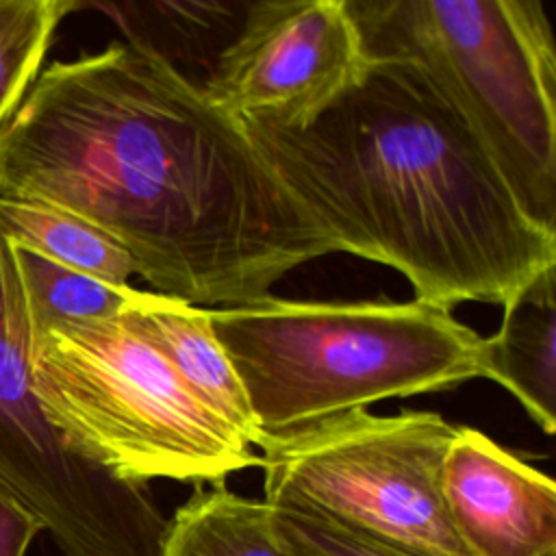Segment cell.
I'll use <instances>...</instances> for the list:
<instances>
[{
    "mask_svg": "<svg viewBox=\"0 0 556 556\" xmlns=\"http://www.w3.org/2000/svg\"><path fill=\"white\" fill-rule=\"evenodd\" d=\"M0 198L65 208L191 306L271 298L339 252L243 124L143 41L54 61L0 128Z\"/></svg>",
    "mask_w": 556,
    "mask_h": 556,
    "instance_id": "1",
    "label": "cell"
},
{
    "mask_svg": "<svg viewBox=\"0 0 556 556\" xmlns=\"http://www.w3.org/2000/svg\"><path fill=\"white\" fill-rule=\"evenodd\" d=\"M241 124L339 252L400 271L415 300L506 306L556 269V232L413 61L367 59L302 128Z\"/></svg>",
    "mask_w": 556,
    "mask_h": 556,
    "instance_id": "2",
    "label": "cell"
},
{
    "mask_svg": "<svg viewBox=\"0 0 556 556\" xmlns=\"http://www.w3.org/2000/svg\"><path fill=\"white\" fill-rule=\"evenodd\" d=\"M261 432V450L326 419L482 378V337L450 308L293 302L208 308Z\"/></svg>",
    "mask_w": 556,
    "mask_h": 556,
    "instance_id": "3",
    "label": "cell"
},
{
    "mask_svg": "<svg viewBox=\"0 0 556 556\" xmlns=\"http://www.w3.org/2000/svg\"><path fill=\"white\" fill-rule=\"evenodd\" d=\"M367 59H406L556 232V46L539 0H345Z\"/></svg>",
    "mask_w": 556,
    "mask_h": 556,
    "instance_id": "4",
    "label": "cell"
},
{
    "mask_svg": "<svg viewBox=\"0 0 556 556\" xmlns=\"http://www.w3.org/2000/svg\"><path fill=\"white\" fill-rule=\"evenodd\" d=\"M30 382L63 437L122 480L219 486L261 467L254 447L180 382L126 313L33 339Z\"/></svg>",
    "mask_w": 556,
    "mask_h": 556,
    "instance_id": "5",
    "label": "cell"
},
{
    "mask_svg": "<svg viewBox=\"0 0 556 556\" xmlns=\"http://www.w3.org/2000/svg\"><path fill=\"white\" fill-rule=\"evenodd\" d=\"M456 434L432 410H352L263 445V502L313 513L428 556H469L441 495Z\"/></svg>",
    "mask_w": 556,
    "mask_h": 556,
    "instance_id": "6",
    "label": "cell"
},
{
    "mask_svg": "<svg viewBox=\"0 0 556 556\" xmlns=\"http://www.w3.org/2000/svg\"><path fill=\"white\" fill-rule=\"evenodd\" d=\"M0 486L65 556H159L167 519L146 484L78 452L30 382V328L13 245L0 230Z\"/></svg>",
    "mask_w": 556,
    "mask_h": 556,
    "instance_id": "7",
    "label": "cell"
},
{
    "mask_svg": "<svg viewBox=\"0 0 556 556\" xmlns=\"http://www.w3.org/2000/svg\"><path fill=\"white\" fill-rule=\"evenodd\" d=\"M365 63L345 0H263L248 7L202 89L239 122L302 128Z\"/></svg>",
    "mask_w": 556,
    "mask_h": 556,
    "instance_id": "8",
    "label": "cell"
},
{
    "mask_svg": "<svg viewBox=\"0 0 556 556\" xmlns=\"http://www.w3.org/2000/svg\"><path fill=\"white\" fill-rule=\"evenodd\" d=\"M447 519L469 556H556V484L476 428L441 465Z\"/></svg>",
    "mask_w": 556,
    "mask_h": 556,
    "instance_id": "9",
    "label": "cell"
},
{
    "mask_svg": "<svg viewBox=\"0 0 556 556\" xmlns=\"http://www.w3.org/2000/svg\"><path fill=\"white\" fill-rule=\"evenodd\" d=\"M124 313L213 415L252 447H261V432L243 384L211 328L208 308L135 289Z\"/></svg>",
    "mask_w": 556,
    "mask_h": 556,
    "instance_id": "10",
    "label": "cell"
},
{
    "mask_svg": "<svg viewBox=\"0 0 556 556\" xmlns=\"http://www.w3.org/2000/svg\"><path fill=\"white\" fill-rule=\"evenodd\" d=\"M482 378L504 387L545 432L556 430V295L554 269L521 289L500 330L482 341Z\"/></svg>",
    "mask_w": 556,
    "mask_h": 556,
    "instance_id": "11",
    "label": "cell"
},
{
    "mask_svg": "<svg viewBox=\"0 0 556 556\" xmlns=\"http://www.w3.org/2000/svg\"><path fill=\"white\" fill-rule=\"evenodd\" d=\"M159 556H298L274 530L263 500L224 484L202 489L167 519Z\"/></svg>",
    "mask_w": 556,
    "mask_h": 556,
    "instance_id": "12",
    "label": "cell"
},
{
    "mask_svg": "<svg viewBox=\"0 0 556 556\" xmlns=\"http://www.w3.org/2000/svg\"><path fill=\"white\" fill-rule=\"evenodd\" d=\"M0 230L13 248L113 285H128L137 274L115 239L65 208L0 198Z\"/></svg>",
    "mask_w": 556,
    "mask_h": 556,
    "instance_id": "13",
    "label": "cell"
},
{
    "mask_svg": "<svg viewBox=\"0 0 556 556\" xmlns=\"http://www.w3.org/2000/svg\"><path fill=\"white\" fill-rule=\"evenodd\" d=\"M30 341L61 324L93 321L128 308L135 289L56 265L28 250L13 248Z\"/></svg>",
    "mask_w": 556,
    "mask_h": 556,
    "instance_id": "14",
    "label": "cell"
},
{
    "mask_svg": "<svg viewBox=\"0 0 556 556\" xmlns=\"http://www.w3.org/2000/svg\"><path fill=\"white\" fill-rule=\"evenodd\" d=\"M78 7L72 0H0V128L41 74L56 28Z\"/></svg>",
    "mask_w": 556,
    "mask_h": 556,
    "instance_id": "15",
    "label": "cell"
},
{
    "mask_svg": "<svg viewBox=\"0 0 556 556\" xmlns=\"http://www.w3.org/2000/svg\"><path fill=\"white\" fill-rule=\"evenodd\" d=\"M269 517L278 536L298 556H428L406 545L295 508L269 506Z\"/></svg>",
    "mask_w": 556,
    "mask_h": 556,
    "instance_id": "16",
    "label": "cell"
},
{
    "mask_svg": "<svg viewBox=\"0 0 556 556\" xmlns=\"http://www.w3.org/2000/svg\"><path fill=\"white\" fill-rule=\"evenodd\" d=\"M39 530V519L0 486V556H26Z\"/></svg>",
    "mask_w": 556,
    "mask_h": 556,
    "instance_id": "17",
    "label": "cell"
}]
</instances>
